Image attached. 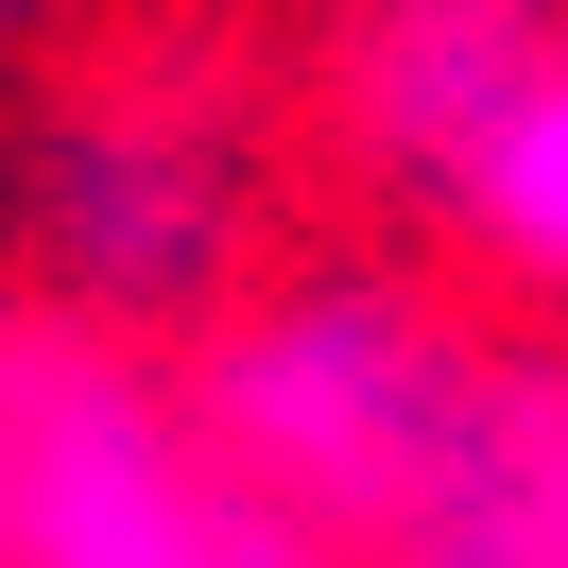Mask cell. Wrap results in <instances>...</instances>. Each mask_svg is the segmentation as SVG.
Wrapping results in <instances>:
<instances>
[{"instance_id":"277c9868","label":"cell","mask_w":568,"mask_h":568,"mask_svg":"<svg viewBox=\"0 0 568 568\" xmlns=\"http://www.w3.org/2000/svg\"><path fill=\"white\" fill-rule=\"evenodd\" d=\"M568 0H362V52H345V121L396 190H448V155L499 121V87L551 52Z\"/></svg>"},{"instance_id":"5b68a950","label":"cell","mask_w":568,"mask_h":568,"mask_svg":"<svg viewBox=\"0 0 568 568\" xmlns=\"http://www.w3.org/2000/svg\"><path fill=\"white\" fill-rule=\"evenodd\" d=\"M430 207L465 224V258H483L499 293L568 311V18H551V52L499 87V121L448 155V190H430Z\"/></svg>"},{"instance_id":"3957f363","label":"cell","mask_w":568,"mask_h":568,"mask_svg":"<svg viewBox=\"0 0 568 568\" xmlns=\"http://www.w3.org/2000/svg\"><path fill=\"white\" fill-rule=\"evenodd\" d=\"M207 499H224V448L190 396L139 379V345L70 311H0V568H104Z\"/></svg>"},{"instance_id":"8992f818","label":"cell","mask_w":568,"mask_h":568,"mask_svg":"<svg viewBox=\"0 0 568 568\" xmlns=\"http://www.w3.org/2000/svg\"><path fill=\"white\" fill-rule=\"evenodd\" d=\"M104 568H327V551H311V534H293V517H258L242 483H224L207 517H173V534H139V551H104Z\"/></svg>"},{"instance_id":"7a4b0ae2","label":"cell","mask_w":568,"mask_h":568,"mask_svg":"<svg viewBox=\"0 0 568 568\" xmlns=\"http://www.w3.org/2000/svg\"><path fill=\"white\" fill-rule=\"evenodd\" d=\"M242 139L173 87H52L18 139H0V242L36 258V293L70 327H155L207 311L242 276Z\"/></svg>"},{"instance_id":"52a82bcc","label":"cell","mask_w":568,"mask_h":568,"mask_svg":"<svg viewBox=\"0 0 568 568\" xmlns=\"http://www.w3.org/2000/svg\"><path fill=\"white\" fill-rule=\"evenodd\" d=\"M87 0H0V52H36V36H70Z\"/></svg>"},{"instance_id":"6da1fadb","label":"cell","mask_w":568,"mask_h":568,"mask_svg":"<svg viewBox=\"0 0 568 568\" xmlns=\"http://www.w3.org/2000/svg\"><path fill=\"white\" fill-rule=\"evenodd\" d=\"M465 362H483V327H448L414 276H379V258H311V276H276L242 327L207 345V448L224 483L258 499V517H293L327 568H379V534L414 517L430 448H448L465 414Z\"/></svg>"}]
</instances>
